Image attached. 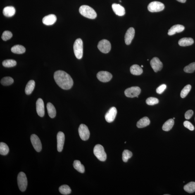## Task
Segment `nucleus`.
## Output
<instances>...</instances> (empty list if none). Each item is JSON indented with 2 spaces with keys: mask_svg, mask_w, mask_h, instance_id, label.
Listing matches in <instances>:
<instances>
[{
  "mask_svg": "<svg viewBox=\"0 0 195 195\" xmlns=\"http://www.w3.org/2000/svg\"><path fill=\"white\" fill-rule=\"evenodd\" d=\"M166 88V85L162 84L157 88L156 90V93L158 94H161L165 91Z\"/></svg>",
  "mask_w": 195,
  "mask_h": 195,
  "instance_id": "nucleus-40",
  "label": "nucleus"
},
{
  "mask_svg": "<svg viewBox=\"0 0 195 195\" xmlns=\"http://www.w3.org/2000/svg\"><path fill=\"white\" fill-rule=\"evenodd\" d=\"M94 153L100 161L104 162L107 158L106 153H105L104 148L99 144L96 145L94 149Z\"/></svg>",
  "mask_w": 195,
  "mask_h": 195,
  "instance_id": "nucleus-4",
  "label": "nucleus"
},
{
  "mask_svg": "<svg viewBox=\"0 0 195 195\" xmlns=\"http://www.w3.org/2000/svg\"><path fill=\"white\" fill-rule=\"evenodd\" d=\"M151 123V121L149 118L145 117L141 119L137 122V126L138 128H141L145 127L149 125Z\"/></svg>",
  "mask_w": 195,
  "mask_h": 195,
  "instance_id": "nucleus-22",
  "label": "nucleus"
},
{
  "mask_svg": "<svg viewBox=\"0 0 195 195\" xmlns=\"http://www.w3.org/2000/svg\"><path fill=\"white\" fill-rule=\"evenodd\" d=\"M9 152V148L7 145L4 142L0 143V154L2 155L8 154Z\"/></svg>",
  "mask_w": 195,
  "mask_h": 195,
  "instance_id": "nucleus-30",
  "label": "nucleus"
},
{
  "mask_svg": "<svg viewBox=\"0 0 195 195\" xmlns=\"http://www.w3.org/2000/svg\"><path fill=\"white\" fill-rule=\"evenodd\" d=\"M184 126L186 128L189 129V130L193 131L194 130V128L193 124L188 121H186L184 122Z\"/></svg>",
  "mask_w": 195,
  "mask_h": 195,
  "instance_id": "nucleus-39",
  "label": "nucleus"
},
{
  "mask_svg": "<svg viewBox=\"0 0 195 195\" xmlns=\"http://www.w3.org/2000/svg\"><path fill=\"white\" fill-rule=\"evenodd\" d=\"M54 79L57 84L63 89H70L73 85V79L68 74L63 70L55 72Z\"/></svg>",
  "mask_w": 195,
  "mask_h": 195,
  "instance_id": "nucleus-1",
  "label": "nucleus"
},
{
  "mask_svg": "<svg viewBox=\"0 0 195 195\" xmlns=\"http://www.w3.org/2000/svg\"><path fill=\"white\" fill-rule=\"evenodd\" d=\"M130 70L131 74L134 75H140L143 73L142 68L137 65H132L130 67Z\"/></svg>",
  "mask_w": 195,
  "mask_h": 195,
  "instance_id": "nucleus-23",
  "label": "nucleus"
},
{
  "mask_svg": "<svg viewBox=\"0 0 195 195\" xmlns=\"http://www.w3.org/2000/svg\"><path fill=\"white\" fill-rule=\"evenodd\" d=\"M112 7L114 13L119 16H122L125 14V10L123 7L119 4L113 3L112 5Z\"/></svg>",
  "mask_w": 195,
  "mask_h": 195,
  "instance_id": "nucleus-18",
  "label": "nucleus"
},
{
  "mask_svg": "<svg viewBox=\"0 0 195 195\" xmlns=\"http://www.w3.org/2000/svg\"><path fill=\"white\" fill-rule=\"evenodd\" d=\"M126 143V142H125V144Z\"/></svg>",
  "mask_w": 195,
  "mask_h": 195,
  "instance_id": "nucleus-45",
  "label": "nucleus"
},
{
  "mask_svg": "<svg viewBox=\"0 0 195 195\" xmlns=\"http://www.w3.org/2000/svg\"><path fill=\"white\" fill-rule=\"evenodd\" d=\"M165 5L163 3L158 1H153L150 3L148 6V10L151 13L158 12L164 9Z\"/></svg>",
  "mask_w": 195,
  "mask_h": 195,
  "instance_id": "nucleus-6",
  "label": "nucleus"
},
{
  "mask_svg": "<svg viewBox=\"0 0 195 195\" xmlns=\"http://www.w3.org/2000/svg\"><path fill=\"white\" fill-rule=\"evenodd\" d=\"M35 86V82L34 80H31L27 83L25 89V92L27 95H30L33 91Z\"/></svg>",
  "mask_w": 195,
  "mask_h": 195,
  "instance_id": "nucleus-26",
  "label": "nucleus"
},
{
  "mask_svg": "<svg viewBox=\"0 0 195 195\" xmlns=\"http://www.w3.org/2000/svg\"><path fill=\"white\" fill-rule=\"evenodd\" d=\"M150 63L152 68L155 72L160 71L163 68V64L158 58L154 57L151 60Z\"/></svg>",
  "mask_w": 195,
  "mask_h": 195,
  "instance_id": "nucleus-12",
  "label": "nucleus"
},
{
  "mask_svg": "<svg viewBox=\"0 0 195 195\" xmlns=\"http://www.w3.org/2000/svg\"><path fill=\"white\" fill-rule=\"evenodd\" d=\"M3 14L5 16L11 17L15 14L16 10L13 6L5 7L3 10Z\"/></svg>",
  "mask_w": 195,
  "mask_h": 195,
  "instance_id": "nucleus-20",
  "label": "nucleus"
},
{
  "mask_svg": "<svg viewBox=\"0 0 195 195\" xmlns=\"http://www.w3.org/2000/svg\"><path fill=\"white\" fill-rule=\"evenodd\" d=\"M73 166L76 170L81 173H84L85 172V167L84 165L82 164L81 162L78 160H75L73 164Z\"/></svg>",
  "mask_w": 195,
  "mask_h": 195,
  "instance_id": "nucleus-28",
  "label": "nucleus"
},
{
  "mask_svg": "<svg viewBox=\"0 0 195 195\" xmlns=\"http://www.w3.org/2000/svg\"><path fill=\"white\" fill-rule=\"evenodd\" d=\"M11 51L13 53L16 54H22L26 51L25 48L21 45H16L11 48Z\"/></svg>",
  "mask_w": 195,
  "mask_h": 195,
  "instance_id": "nucleus-25",
  "label": "nucleus"
},
{
  "mask_svg": "<svg viewBox=\"0 0 195 195\" xmlns=\"http://www.w3.org/2000/svg\"><path fill=\"white\" fill-rule=\"evenodd\" d=\"M141 67H142V68H143V66L142 65H141Z\"/></svg>",
  "mask_w": 195,
  "mask_h": 195,
  "instance_id": "nucleus-43",
  "label": "nucleus"
},
{
  "mask_svg": "<svg viewBox=\"0 0 195 195\" xmlns=\"http://www.w3.org/2000/svg\"><path fill=\"white\" fill-rule=\"evenodd\" d=\"M18 183L20 191L23 192L26 190L27 185V181L26 176L23 172H20L18 176Z\"/></svg>",
  "mask_w": 195,
  "mask_h": 195,
  "instance_id": "nucleus-5",
  "label": "nucleus"
},
{
  "mask_svg": "<svg viewBox=\"0 0 195 195\" xmlns=\"http://www.w3.org/2000/svg\"><path fill=\"white\" fill-rule=\"evenodd\" d=\"M184 71L187 73H192L195 70V62L191 63L184 68Z\"/></svg>",
  "mask_w": 195,
  "mask_h": 195,
  "instance_id": "nucleus-36",
  "label": "nucleus"
},
{
  "mask_svg": "<svg viewBox=\"0 0 195 195\" xmlns=\"http://www.w3.org/2000/svg\"><path fill=\"white\" fill-rule=\"evenodd\" d=\"M132 153L128 150H124L122 154V159L124 162H127L129 159L132 157Z\"/></svg>",
  "mask_w": 195,
  "mask_h": 195,
  "instance_id": "nucleus-34",
  "label": "nucleus"
},
{
  "mask_svg": "<svg viewBox=\"0 0 195 195\" xmlns=\"http://www.w3.org/2000/svg\"><path fill=\"white\" fill-rule=\"evenodd\" d=\"M73 50L76 58L79 59H81L83 53V45L82 39H78L75 41L73 45Z\"/></svg>",
  "mask_w": 195,
  "mask_h": 195,
  "instance_id": "nucleus-3",
  "label": "nucleus"
},
{
  "mask_svg": "<svg viewBox=\"0 0 195 195\" xmlns=\"http://www.w3.org/2000/svg\"><path fill=\"white\" fill-rule=\"evenodd\" d=\"M31 143L36 151L39 152L42 149V144L40 139L35 134H32L30 137Z\"/></svg>",
  "mask_w": 195,
  "mask_h": 195,
  "instance_id": "nucleus-10",
  "label": "nucleus"
},
{
  "mask_svg": "<svg viewBox=\"0 0 195 195\" xmlns=\"http://www.w3.org/2000/svg\"><path fill=\"white\" fill-rule=\"evenodd\" d=\"M135 35V30L133 27H131L128 29L125 36V41L126 44L129 45L133 39Z\"/></svg>",
  "mask_w": 195,
  "mask_h": 195,
  "instance_id": "nucleus-16",
  "label": "nucleus"
},
{
  "mask_svg": "<svg viewBox=\"0 0 195 195\" xmlns=\"http://www.w3.org/2000/svg\"><path fill=\"white\" fill-rule=\"evenodd\" d=\"M185 191L189 193L195 192V182H191L186 184L184 187Z\"/></svg>",
  "mask_w": 195,
  "mask_h": 195,
  "instance_id": "nucleus-29",
  "label": "nucleus"
},
{
  "mask_svg": "<svg viewBox=\"0 0 195 195\" xmlns=\"http://www.w3.org/2000/svg\"><path fill=\"white\" fill-rule=\"evenodd\" d=\"M56 20V16L53 14H50L44 17L42 19V22L44 25H50L54 24Z\"/></svg>",
  "mask_w": 195,
  "mask_h": 195,
  "instance_id": "nucleus-17",
  "label": "nucleus"
},
{
  "mask_svg": "<svg viewBox=\"0 0 195 195\" xmlns=\"http://www.w3.org/2000/svg\"><path fill=\"white\" fill-rule=\"evenodd\" d=\"M175 119V118H173V120H174V119Z\"/></svg>",
  "mask_w": 195,
  "mask_h": 195,
  "instance_id": "nucleus-44",
  "label": "nucleus"
},
{
  "mask_svg": "<svg viewBox=\"0 0 195 195\" xmlns=\"http://www.w3.org/2000/svg\"><path fill=\"white\" fill-rule=\"evenodd\" d=\"M13 79L10 77H3L1 79V85L4 86H9L13 83Z\"/></svg>",
  "mask_w": 195,
  "mask_h": 195,
  "instance_id": "nucleus-32",
  "label": "nucleus"
},
{
  "mask_svg": "<svg viewBox=\"0 0 195 195\" xmlns=\"http://www.w3.org/2000/svg\"><path fill=\"white\" fill-rule=\"evenodd\" d=\"M159 102V101L158 99L154 97H149L146 100V104L151 106L157 104Z\"/></svg>",
  "mask_w": 195,
  "mask_h": 195,
  "instance_id": "nucleus-38",
  "label": "nucleus"
},
{
  "mask_svg": "<svg viewBox=\"0 0 195 195\" xmlns=\"http://www.w3.org/2000/svg\"><path fill=\"white\" fill-rule=\"evenodd\" d=\"M174 124V121L173 119H170L167 121L163 124L162 129L164 131H169L171 130L173 127Z\"/></svg>",
  "mask_w": 195,
  "mask_h": 195,
  "instance_id": "nucleus-27",
  "label": "nucleus"
},
{
  "mask_svg": "<svg viewBox=\"0 0 195 195\" xmlns=\"http://www.w3.org/2000/svg\"><path fill=\"white\" fill-rule=\"evenodd\" d=\"M78 131L79 136L82 140L87 141L88 139L90 133L87 125L81 124L79 126Z\"/></svg>",
  "mask_w": 195,
  "mask_h": 195,
  "instance_id": "nucleus-8",
  "label": "nucleus"
},
{
  "mask_svg": "<svg viewBox=\"0 0 195 195\" xmlns=\"http://www.w3.org/2000/svg\"><path fill=\"white\" fill-rule=\"evenodd\" d=\"M17 64L16 62L13 59H7L4 60L2 62V65L5 67H14Z\"/></svg>",
  "mask_w": 195,
  "mask_h": 195,
  "instance_id": "nucleus-33",
  "label": "nucleus"
},
{
  "mask_svg": "<svg viewBox=\"0 0 195 195\" xmlns=\"http://www.w3.org/2000/svg\"><path fill=\"white\" fill-rule=\"evenodd\" d=\"M194 42L192 38H183L179 40L178 44L181 46H187L191 45Z\"/></svg>",
  "mask_w": 195,
  "mask_h": 195,
  "instance_id": "nucleus-21",
  "label": "nucleus"
},
{
  "mask_svg": "<svg viewBox=\"0 0 195 195\" xmlns=\"http://www.w3.org/2000/svg\"><path fill=\"white\" fill-rule=\"evenodd\" d=\"M59 191L63 195L70 194L71 192V190L70 186L67 185H63L60 186Z\"/></svg>",
  "mask_w": 195,
  "mask_h": 195,
  "instance_id": "nucleus-31",
  "label": "nucleus"
},
{
  "mask_svg": "<svg viewBox=\"0 0 195 195\" xmlns=\"http://www.w3.org/2000/svg\"><path fill=\"white\" fill-rule=\"evenodd\" d=\"M177 1H179V2L182 3H185L186 1V0H177Z\"/></svg>",
  "mask_w": 195,
  "mask_h": 195,
  "instance_id": "nucleus-42",
  "label": "nucleus"
},
{
  "mask_svg": "<svg viewBox=\"0 0 195 195\" xmlns=\"http://www.w3.org/2000/svg\"><path fill=\"white\" fill-rule=\"evenodd\" d=\"M57 150L59 152H61L63 151L65 143L64 133L62 132H59L57 135Z\"/></svg>",
  "mask_w": 195,
  "mask_h": 195,
  "instance_id": "nucleus-14",
  "label": "nucleus"
},
{
  "mask_svg": "<svg viewBox=\"0 0 195 195\" xmlns=\"http://www.w3.org/2000/svg\"><path fill=\"white\" fill-rule=\"evenodd\" d=\"M193 113H194V112L192 110H189L188 111H186L185 114V117L186 119L188 120L190 119L191 117L192 116Z\"/></svg>",
  "mask_w": 195,
  "mask_h": 195,
  "instance_id": "nucleus-41",
  "label": "nucleus"
},
{
  "mask_svg": "<svg viewBox=\"0 0 195 195\" xmlns=\"http://www.w3.org/2000/svg\"><path fill=\"white\" fill-rule=\"evenodd\" d=\"M79 12L81 15L90 19H95L97 14L95 10L91 7L87 5H82L79 8Z\"/></svg>",
  "mask_w": 195,
  "mask_h": 195,
  "instance_id": "nucleus-2",
  "label": "nucleus"
},
{
  "mask_svg": "<svg viewBox=\"0 0 195 195\" xmlns=\"http://www.w3.org/2000/svg\"><path fill=\"white\" fill-rule=\"evenodd\" d=\"M117 113L116 108L115 107H112L108 110L105 116V119L108 122H113L115 119Z\"/></svg>",
  "mask_w": 195,
  "mask_h": 195,
  "instance_id": "nucleus-13",
  "label": "nucleus"
},
{
  "mask_svg": "<svg viewBox=\"0 0 195 195\" xmlns=\"http://www.w3.org/2000/svg\"><path fill=\"white\" fill-rule=\"evenodd\" d=\"M191 87L190 85H188L184 87L181 91L180 96L182 98H184L186 97L190 91Z\"/></svg>",
  "mask_w": 195,
  "mask_h": 195,
  "instance_id": "nucleus-35",
  "label": "nucleus"
},
{
  "mask_svg": "<svg viewBox=\"0 0 195 195\" xmlns=\"http://www.w3.org/2000/svg\"><path fill=\"white\" fill-rule=\"evenodd\" d=\"M36 110L38 115L39 116L43 117L44 115V101L41 98L37 100L36 103Z\"/></svg>",
  "mask_w": 195,
  "mask_h": 195,
  "instance_id": "nucleus-15",
  "label": "nucleus"
},
{
  "mask_svg": "<svg viewBox=\"0 0 195 195\" xmlns=\"http://www.w3.org/2000/svg\"><path fill=\"white\" fill-rule=\"evenodd\" d=\"M98 48L101 52L105 53H108L111 50V43L106 39H103L98 43Z\"/></svg>",
  "mask_w": 195,
  "mask_h": 195,
  "instance_id": "nucleus-7",
  "label": "nucleus"
},
{
  "mask_svg": "<svg viewBox=\"0 0 195 195\" xmlns=\"http://www.w3.org/2000/svg\"><path fill=\"white\" fill-rule=\"evenodd\" d=\"M97 79L100 82H107L111 80L113 76L110 72L107 71H100L96 75Z\"/></svg>",
  "mask_w": 195,
  "mask_h": 195,
  "instance_id": "nucleus-11",
  "label": "nucleus"
},
{
  "mask_svg": "<svg viewBox=\"0 0 195 195\" xmlns=\"http://www.w3.org/2000/svg\"><path fill=\"white\" fill-rule=\"evenodd\" d=\"M48 114L51 118H54L56 115V110L54 106L51 103H48L47 105Z\"/></svg>",
  "mask_w": 195,
  "mask_h": 195,
  "instance_id": "nucleus-24",
  "label": "nucleus"
},
{
  "mask_svg": "<svg viewBox=\"0 0 195 195\" xmlns=\"http://www.w3.org/2000/svg\"><path fill=\"white\" fill-rule=\"evenodd\" d=\"M184 29L185 27L183 25L180 24L174 25L168 30V35L172 36L175 34L176 33H179L182 32L184 30Z\"/></svg>",
  "mask_w": 195,
  "mask_h": 195,
  "instance_id": "nucleus-19",
  "label": "nucleus"
},
{
  "mask_svg": "<svg viewBox=\"0 0 195 195\" xmlns=\"http://www.w3.org/2000/svg\"><path fill=\"white\" fill-rule=\"evenodd\" d=\"M141 92V89L139 87H133L126 89L124 94L127 97L134 98L139 96Z\"/></svg>",
  "mask_w": 195,
  "mask_h": 195,
  "instance_id": "nucleus-9",
  "label": "nucleus"
},
{
  "mask_svg": "<svg viewBox=\"0 0 195 195\" xmlns=\"http://www.w3.org/2000/svg\"><path fill=\"white\" fill-rule=\"evenodd\" d=\"M13 34L10 31H5L3 32L2 36H1V39L3 41H6L11 39L13 37Z\"/></svg>",
  "mask_w": 195,
  "mask_h": 195,
  "instance_id": "nucleus-37",
  "label": "nucleus"
}]
</instances>
